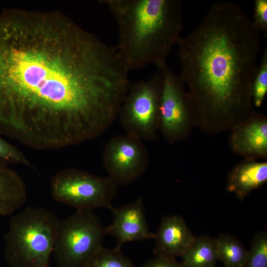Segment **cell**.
Segmentation results:
<instances>
[{"label":"cell","mask_w":267,"mask_h":267,"mask_svg":"<svg viewBox=\"0 0 267 267\" xmlns=\"http://www.w3.org/2000/svg\"><path fill=\"white\" fill-rule=\"evenodd\" d=\"M116 47L65 15L0 14V134L37 150L95 139L118 116L130 82Z\"/></svg>","instance_id":"obj_1"},{"label":"cell","mask_w":267,"mask_h":267,"mask_svg":"<svg viewBox=\"0 0 267 267\" xmlns=\"http://www.w3.org/2000/svg\"><path fill=\"white\" fill-rule=\"evenodd\" d=\"M176 44L179 76L188 89L196 126L214 135L231 131L256 112L251 87L260 35L239 6L214 3L202 21Z\"/></svg>","instance_id":"obj_2"},{"label":"cell","mask_w":267,"mask_h":267,"mask_svg":"<svg viewBox=\"0 0 267 267\" xmlns=\"http://www.w3.org/2000/svg\"><path fill=\"white\" fill-rule=\"evenodd\" d=\"M114 18L118 31L116 47L131 71L149 64L157 68L166 60L183 26L179 0H101Z\"/></svg>","instance_id":"obj_3"},{"label":"cell","mask_w":267,"mask_h":267,"mask_svg":"<svg viewBox=\"0 0 267 267\" xmlns=\"http://www.w3.org/2000/svg\"><path fill=\"white\" fill-rule=\"evenodd\" d=\"M59 220L43 207L29 206L12 215L3 254L11 267H50Z\"/></svg>","instance_id":"obj_4"},{"label":"cell","mask_w":267,"mask_h":267,"mask_svg":"<svg viewBox=\"0 0 267 267\" xmlns=\"http://www.w3.org/2000/svg\"><path fill=\"white\" fill-rule=\"evenodd\" d=\"M105 227L93 210H77L59 221L53 254L59 267H84L103 246Z\"/></svg>","instance_id":"obj_5"},{"label":"cell","mask_w":267,"mask_h":267,"mask_svg":"<svg viewBox=\"0 0 267 267\" xmlns=\"http://www.w3.org/2000/svg\"><path fill=\"white\" fill-rule=\"evenodd\" d=\"M117 186L108 176H98L75 168L59 171L49 182L52 198L77 210H111Z\"/></svg>","instance_id":"obj_6"},{"label":"cell","mask_w":267,"mask_h":267,"mask_svg":"<svg viewBox=\"0 0 267 267\" xmlns=\"http://www.w3.org/2000/svg\"><path fill=\"white\" fill-rule=\"evenodd\" d=\"M162 84L160 69L150 78L131 84L118 117L127 134L153 141L159 127V103Z\"/></svg>","instance_id":"obj_7"},{"label":"cell","mask_w":267,"mask_h":267,"mask_svg":"<svg viewBox=\"0 0 267 267\" xmlns=\"http://www.w3.org/2000/svg\"><path fill=\"white\" fill-rule=\"evenodd\" d=\"M162 76L159 130L173 144L185 140L196 126L194 106L184 84L166 65L158 68Z\"/></svg>","instance_id":"obj_8"},{"label":"cell","mask_w":267,"mask_h":267,"mask_svg":"<svg viewBox=\"0 0 267 267\" xmlns=\"http://www.w3.org/2000/svg\"><path fill=\"white\" fill-rule=\"evenodd\" d=\"M102 162L108 177L117 185H125L145 173L149 158L142 140L127 133L107 141L102 150Z\"/></svg>","instance_id":"obj_9"},{"label":"cell","mask_w":267,"mask_h":267,"mask_svg":"<svg viewBox=\"0 0 267 267\" xmlns=\"http://www.w3.org/2000/svg\"><path fill=\"white\" fill-rule=\"evenodd\" d=\"M112 223L105 227L106 234L114 237L116 247L125 243L155 239L147 223L141 196L135 201L118 208L113 207Z\"/></svg>","instance_id":"obj_10"},{"label":"cell","mask_w":267,"mask_h":267,"mask_svg":"<svg viewBox=\"0 0 267 267\" xmlns=\"http://www.w3.org/2000/svg\"><path fill=\"white\" fill-rule=\"evenodd\" d=\"M229 145L232 151L246 159H267V119L255 112L232 129Z\"/></svg>","instance_id":"obj_11"},{"label":"cell","mask_w":267,"mask_h":267,"mask_svg":"<svg viewBox=\"0 0 267 267\" xmlns=\"http://www.w3.org/2000/svg\"><path fill=\"white\" fill-rule=\"evenodd\" d=\"M155 233L154 254L156 256L171 258L182 256L196 238L184 220L178 215L163 217Z\"/></svg>","instance_id":"obj_12"},{"label":"cell","mask_w":267,"mask_h":267,"mask_svg":"<svg viewBox=\"0 0 267 267\" xmlns=\"http://www.w3.org/2000/svg\"><path fill=\"white\" fill-rule=\"evenodd\" d=\"M267 180V163L246 159L229 172L226 190L242 200Z\"/></svg>","instance_id":"obj_13"},{"label":"cell","mask_w":267,"mask_h":267,"mask_svg":"<svg viewBox=\"0 0 267 267\" xmlns=\"http://www.w3.org/2000/svg\"><path fill=\"white\" fill-rule=\"evenodd\" d=\"M27 192L21 176L8 166L0 164V216L13 215L26 202Z\"/></svg>","instance_id":"obj_14"},{"label":"cell","mask_w":267,"mask_h":267,"mask_svg":"<svg viewBox=\"0 0 267 267\" xmlns=\"http://www.w3.org/2000/svg\"><path fill=\"white\" fill-rule=\"evenodd\" d=\"M186 267H217L219 261L216 238L207 234L196 237L190 248L181 256Z\"/></svg>","instance_id":"obj_15"},{"label":"cell","mask_w":267,"mask_h":267,"mask_svg":"<svg viewBox=\"0 0 267 267\" xmlns=\"http://www.w3.org/2000/svg\"><path fill=\"white\" fill-rule=\"evenodd\" d=\"M219 261L223 267H242L248 251L236 237L230 234H222L216 238Z\"/></svg>","instance_id":"obj_16"},{"label":"cell","mask_w":267,"mask_h":267,"mask_svg":"<svg viewBox=\"0 0 267 267\" xmlns=\"http://www.w3.org/2000/svg\"><path fill=\"white\" fill-rule=\"evenodd\" d=\"M84 267H135L132 261L115 246L108 249L102 246Z\"/></svg>","instance_id":"obj_17"},{"label":"cell","mask_w":267,"mask_h":267,"mask_svg":"<svg viewBox=\"0 0 267 267\" xmlns=\"http://www.w3.org/2000/svg\"><path fill=\"white\" fill-rule=\"evenodd\" d=\"M242 267H267V232L260 231L254 235L251 247Z\"/></svg>","instance_id":"obj_18"},{"label":"cell","mask_w":267,"mask_h":267,"mask_svg":"<svg viewBox=\"0 0 267 267\" xmlns=\"http://www.w3.org/2000/svg\"><path fill=\"white\" fill-rule=\"evenodd\" d=\"M267 91V48L263 52L262 58L257 66L251 87V94L253 105L260 107L263 104Z\"/></svg>","instance_id":"obj_19"},{"label":"cell","mask_w":267,"mask_h":267,"mask_svg":"<svg viewBox=\"0 0 267 267\" xmlns=\"http://www.w3.org/2000/svg\"><path fill=\"white\" fill-rule=\"evenodd\" d=\"M19 164L36 170L26 156L16 146L4 139L0 134V164Z\"/></svg>","instance_id":"obj_20"},{"label":"cell","mask_w":267,"mask_h":267,"mask_svg":"<svg viewBox=\"0 0 267 267\" xmlns=\"http://www.w3.org/2000/svg\"><path fill=\"white\" fill-rule=\"evenodd\" d=\"M254 28L259 32L267 33V0L254 1Z\"/></svg>","instance_id":"obj_21"},{"label":"cell","mask_w":267,"mask_h":267,"mask_svg":"<svg viewBox=\"0 0 267 267\" xmlns=\"http://www.w3.org/2000/svg\"><path fill=\"white\" fill-rule=\"evenodd\" d=\"M141 267H186L182 262H178L176 258L156 256L146 261Z\"/></svg>","instance_id":"obj_22"}]
</instances>
